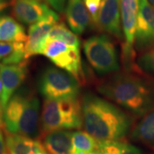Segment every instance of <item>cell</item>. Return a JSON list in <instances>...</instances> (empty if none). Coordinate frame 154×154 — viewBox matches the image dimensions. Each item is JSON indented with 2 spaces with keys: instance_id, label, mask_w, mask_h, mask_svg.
Wrapping results in <instances>:
<instances>
[{
  "instance_id": "ac0fdd59",
  "label": "cell",
  "mask_w": 154,
  "mask_h": 154,
  "mask_svg": "<svg viewBox=\"0 0 154 154\" xmlns=\"http://www.w3.org/2000/svg\"><path fill=\"white\" fill-rule=\"evenodd\" d=\"M100 152V142L83 131L73 132L71 154H98Z\"/></svg>"
},
{
  "instance_id": "5b68a950",
  "label": "cell",
  "mask_w": 154,
  "mask_h": 154,
  "mask_svg": "<svg viewBox=\"0 0 154 154\" xmlns=\"http://www.w3.org/2000/svg\"><path fill=\"white\" fill-rule=\"evenodd\" d=\"M83 50L92 68L100 75L119 70L118 53L114 42L105 34L94 35L83 43Z\"/></svg>"
},
{
  "instance_id": "44dd1931",
  "label": "cell",
  "mask_w": 154,
  "mask_h": 154,
  "mask_svg": "<svg viewBox=\"0 0 154 154\" xmlns=\"http://www.w3.org/2000/svg\"><path fill=\"white\" fill-rule=\"evenodd\" d=\"M47 39H57L76 48H80L81 45V41L77 34L69 30L63 22L56 24L51 30Z\"/></svg>"
},
{
  "instance_id": "836d02e7",
  "label": "cell",
  "mask_w": 154,
  "mask_h": 154,
  "mask_svg": "<svg viewBox=\"0 0 154 154\" xmlns=\"http://www.w3.org/2000/svg\"><path fill=\"white\" fill-rule=\"evenodd\" d=\"M9 154H11V153H10V152H9Z\"/></svg>"
},
{
  "instance_id": "ffe728a7",
  "label": "cell",
  "mask_w": 154,
  "mask_h": 154,
  "mask_svg": "<svg viewBox=\"0 0 154 154\" xmlns=\"http://www.w3.org/2000/svg\"><path fill=\"white\" fill-rule=\"evenodd\" d=\"M132 138L135 140L154 146V110L145 116L134 128Z\"/></svg>"
},
{
  "instance_id": "5bb4252c",
  "label": "cell",
  "mask_w": 154,
  "mask_h": 154,
  "mask_svg": "<svg viewBox=\"0 0 154 154\" xmlns=\"http://www.w3.org/2000/svg\"><path fill=\"white\" fill-rule=\"evenodd\" d=\"M84 0H68L65 16L68 25L77 35L82 34L89 26L91 17Z\"/></svg>"
},
{
  "instance_id": "52a82bcc",
  "label": "cell",
  "mask_w": 154,
  "mask_h": 154,
  "mask_svg": "<svg viewBox=\"0 0 154 154\" xmlns=\"http://www.w3.org/2000/svg\"><path fill=\"white\" fill-rule=\"evenodd\" d=\"M42 55L49 58L57 67L69 73L80 83L84 82L80 48L57 39H47Z\"/></svg>"
},
{
  "instance_id": "8992f818",
  "label": "cell",
  "mask_w": 154,
  "mask_h": 154,
  "mask_svg": "<svg viewBox=\"0 0 154 154\" xmlns=\"http://www.w3.org/2000/svg\"><path fill=\"white\" fill-rule=\"evenodd\" d=\"M38 91L45 99L77 97L80 82L69 73L56 67H47L40 75Z\"/></svg>"
},
{
  "instance_id": "f546056e",
  "label": "cell",
  "mask_w": 154,
  "mask_h": 154,
  "mask_svg": "<svg viewBox=\"0 0 154 154\" xmlns=\"http://www.w3.org/2000/svg\"><path fill=\"white\" fill-rule=\"evenodd\" d=\"M148 2L151 4V5L154 8V0H148Z\"/></svg>"
},
{
  "instance_id": "7c38bea8",
  "label": "cell",
  "mask_w": 154,
  "mask_h": 154,
  "mask_svg": "<svg viewBox=\"0 0 154 154\" xmlns=\"http://www.w3.org/2000/svg\"><path fill=\"white\" fill-rule=\"evenodd\" d=\"M12 14L18 22L33 25L45 19L54 11L38 0H13Z\"/></svg>"
},
{
  "instance_id": "4fadbf2b",
  "label": "cell",
  "mask_w": 154,
  "mask_h": 154,
  "mask_svg": "<svg viewBox=\"0 0 154 154\" xmlns=\"http://www.w3.org/2000/svg\"><path fill=\"white\" fill-rule=\"evenodd\" d=\"M139 10L140 0H120L122 28L126 39L125 44L132 47L134 44Z\"/></svg>"
},
{
  "instance_id": "e0dca14e",
  "label": "cell",
  "mask_w": 154,
  "mask_h": 154,
  "mask_svg": "<svg viewBox=\"0 0 154 154\" xmlns=\"http://www.w3.org/2000/svg\"><path fill=\"white\" fill-rule=\"evenodd\" d=\"M28 35L22 24L17 19L9 16L0 17V41L23 42L27 41Z\"/></svg>"
},
{
  "instance_id": "d4e9b609",
  "label": "cell",
  "mask_w": 154,
  "mask_h": 154,
  "mask_svg": "<svg viewBox=\"0 0 154 154\" xmlns=\"http://www.w3.org/2000/svg\"><path fill=\"white\" fill-rule=\"evenodd\" d=\"M49 5L55 11H57V12H63V10H64V6H65V2L66 0H46Z\"/></svg>"
},
{
  "instance_id": "603a6c76",
  "label": "cell",
  "mask_w": 154,
  "mask_h": 154,
  "mask_svg": "<svg viewBox=\"0 0 154 154\" xmlns=\"http://www.w3.org/2000/svg\"><path fill=\"white\" fill-rule=\"evenodd\" d=\"M136 63L140 69L154 75V46L140 56Z\"/></svg>"
},
{
  "instance_id": "83f0119b",
  "label": "cell",
  "mask_w": 154,
  "mask_h": 154,
  "mask_svg": "<svg viewBox=\"0 0 154 154\" xmlns=\"http://www.w3.org/2000/svg\"><path fill=\"white\" fill-rule=\"evenodd\" d=\"M7 6H8V4H7V3L4 2V1H0V14L5 10Z\"/></svg>"
},
{
  "instance_id": "4dcf8cb0",
  "label": "cell",
  "mask_w": 154,
  "mask_h": 154,
  "mask_svg": "<svg viewBox=\"0 0 154 154\" xmlns=\"http://www.w3.org/2000/svg\"><path fill=\"white\" fill-rule=\"evenodd\" d=\"M98 154H106V153H104V152H102L100 151V152H99Z\"/></svg>"
},
{
  "instance_id": "d6986e66",
  "label": "cell",
  "mask_w": 154,
  "mask_h": 154,
  "mask_svg": "<svg viewBox=\"0 0 154 154\" xmlns=\"http://www.w3.org/2000/svg\"><path fill=\"white\" fill-rule=\"evenodd\" d=\"M25 43L23 42H1L0 61L4 64H19L24 62Z\"/></svg>"
},
{
  "instance_id": "4316f807",
  "label": "cell",
  "mask_w": 154,
  "mask_h": 154,
  "mask_svg": "<svg viewBox=\"0 0 154 154\" xmlns=\"http://www.w3.org/2000/svg\"><path fill=\"white\" fill-rule=\"evenodd\" d=\"M2 91H3V88H2V81L0 78V116L3 117V110H2V106H1V96H2Z\"/></svg>"
},
{
  "instance_id": "7402d4cb",
  "label": "cell",
  "mask_w": 154,
  "mask_h": 154,
  "mask_svg": "<svg viewBox=\"0 0 154 154\" xmlns=\"http://www.w3.org/2000/svg\"><path fill=\"white\" fill-rule=\"evenodd\" d=\"M100 151L106 154H142L136 146L120 140L99 141Z\"/></svg>"
},
{
  "instance_id": "2e32d148",
  "label": "cell",
  "mask_w": 154,
  "mask_h": 154,
  "mask_svg": "<svg viewBox=\"0 0 154 154\" xmlns=\"http://www.w3.org/2000/svg\"><path fill=\"white\" fill-rule=\"evenodd\" d=\"M73 133L56 130L43 135V146L48 154H71Z\"/></svg>"
},
{
  "instance_id": "277c9868",
  "label": "cell",
  "mask_w": 154,
  "mask_h": 154,
  "mask_svg": "<svg viewBox=\"0 0 154 154\" xmlns=\"http://www.w3.org/2000/svg\"><path fill=\"white\" fill-rule=\"evenodd\" d=\"M82 126V102L77 97L45 99L40 115L42 135L56 130L81 128Z\"/></svg>"
},
{
  "instance_id": "3957f363",
  "label": "cell",
  "mask_w": 154,
  "mask_h": 154,
  "mask_svg": "<svg viewBox=\"0 0 154 154\" xmlns=\"http://www.w3.org/2000/svg\"><path fill=\"white\" fill-rule=\"evenodd\" d=\"M39 100L30 91H21L12 96L3 112L7 133L33 137L38 131Z\"/></svg>"
},
{
  "instance_id": "cb8c5ba5",
  "label": "cell",
  "mask_w": 154,
  "mask_h": 154,
  "mask_svg": "<svg viewBox=\"0 0 154 154\" xmlns=\"http://www.w3.org/2000/svg\"><path fill=\"white\" fill-rule=\"evenodd\" d=\"M84 3L89 12L92 22L94 25H97L99 9L101 6L102 0H84Z\"/></svg>"
},
{
  "instance_id": "d6a6232c",
  "label": "cell",
  "mask_w": 154,
  "mask_h": 154,
  "mask_svg": "<svg viewBox=\"0 0 154 154\" xmlns=\"http://www.w3.org/2000/svg\"><path fill=\"white\" fill-rule=\"evenodd\" d=\"M0 1H3V0H0Z\"/></svg>"
},
{
  "instance_id": "30bf717a",
  "label": "cell",
  "mask_w": 154,
  "mask_h": 154,
  "mask_svg": "<svg viewBox=\"0 0 154 154\" xmlns=\"http://www.w3.org/2000/svg\"><path fill=\"white\" fill-rule=\"evenodd\" d=\"M27 74L28 67L25 62L19 64L11 65L0 63V78L2 81L3 88L1 96V106L3 112L14 93L24 82Z\"/></svg>"
},
{
  "instance_id": "8fae6325",
  "label": "cell",
  "mask_w": 154,
  "mask_h": 154,
  "mask_svg": "<svg viewBox=\"0 0 154 154\" xmlns=\"http://www.w3.org/2000/svg\"><path fill=\"white\" fill-rule=\"evenodd\" d=\"M97 27L102 32L122 38L120 0H102L99 9Z\"/></svg>"
},
{
  "instance_id": "484cf974",
  "label": "cell",
  "mask_w": 154,
  "mask_h": 154,
  "mask_svg": "<svg viewBox=\"0 0 154 154\" xmlns=\"http://www.w3.org/2000/svg\"><path fill=\"white\" fill-rule=\"evenodd\" d=\"M0 154H9V151L6 146L5 139L0 129Z\"/></svg>"
},
{
  "instance_id": "1f68e13d",
  "label": "cell",
  "mask_w": 154,
  "mask_h": 154,
  "mask_svg": "<svg viewBox=\"0 0 154 154\" xmlns=\"http://www.w3.org/2000/svg\"><path fill=\"white\" fill-rule=\"evenodd\" d=\"M38 1H41V0H38Z\"/></svg>"
},
{
  "instance_id": "9c48e42d",
  "label": "cell",
  "mask_w": 154,
  "mask_h": 154,
  "mask_svg": "<svg viewBox=\"0 0 154 154\" xmlns=\"http://www.w3.org/2000/svg\"><path fill=\"white\" fill-rule=\"evenodd\" d=\"M59 21V17L53 11L45 19L30 25L27 41L25 42V58L42 54L51 30Z\"/></svg>"
},
{
  "instance_id": "ba28073f",
  "label": "cell",
  "mask_w": 154,
  "mask_h": 154,
  "mask_svg": "<svg viewBox=\"0 0 154 154\" xmlns=\"http://www.w3.org/2000/svg\"><path fill=\"white\" fill-rule=\"evenodd\" d=\"M134 48L146 51L154 46V8L148 0H140Z\"/></svg>"
},
{
  "instance_id": "f1b7e54d",
  "label": "cell",
  "mask_w": 154,
  "mask_h": 154,
  "mask_svg": "<svg viewBox=\"0 0 154 154\" xmlns=\"http://www.w3.org/2000/svg\"><path fill=\"white\" fill-rule=\"evenodd\" d=\"M4 127V122H3V117L0 116V129Z\"/></svg>"
},
{
  "instance_id": "9a60e30c",
  "label": "cell",
  "mask_w": 154,
  "mask_h": 154,
  "mask_svg": "<svg viewBox=\"0 0 154 154\" xmlns=\"http://www.w3.org/2000/svg\"><path fill=\"white\" fill-rule=\"evenodd\" d=\"M5 142L11 154H48L38 140L6 132Z\"/></svg>"
},
{
  "instance_id": "7a4b0ae2",
  "label": "cell",
  "mask_w": 154,
  "mask_h": 154,
  "mask_svg": "<svg viewBox=\"0 0 154 154\" xmlns=\"http://www.w3.org/2000/svg\"><path fill=\"white\" fill-rule=\"evenodd\" d=\"M82 125L85 131L99 141H116L126 136L132 118L116 105L94 94L82 99Z\"/></svg>"
},
{
  "instance_id": "6da1fadb",
  "label": "cell",
  "mask_w": 154,
  "mask_h": 154,
  "mask_svg": "<svg viewBox=\"0 0 154 154\" xmlns=\"http://www.w3.org/2000/svg\"><path fill=\"white\" fill-rule=\"evenodd\" d=\"M99 94L136 116L154 110V81L125 71L114 74L97 87Z\"/></svg>"
}]
</instances>
